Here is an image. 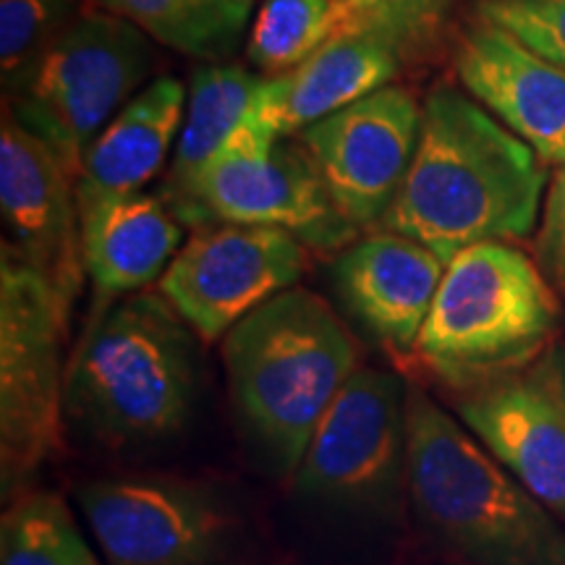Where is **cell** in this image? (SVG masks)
Instances as JSON below:
<instances>
[{
	"instance_id": "cell-22",
	"label": "cell",
	"mask_w": 565,
	"mask_h": 565,
	"mask_svg": "<svg viewBox=\"0 0 565 565\" xmlns=\"http://www.w3.org/2000/svg\"><path fill=\"white\" fill-rule=\"evenodd\" d=\"M97 11L131 21L147 38L192 58L236 51L254 0H89Z\"/></svg>"
},
{
	"instance_id": "cell-10",
	"label": "cell",
	"mask_w": 565,
	"mask_h": 565,
	"mask_svg": "<svg viewBox=\"0 0 565 565\" xmlns=\"http://www.w3.org/2000/svg\"><path fill=\"white\" fill-rule=\"evenodd\" d=\"M76 503L105 565H223L242 532L215 487L171 475L89 479Z\"/></svg>"
},
{
	"instance_id": "cell-19",
	"label": "cell",
	"mask_w": 565,
	"mask_h": 565,
	"mask_svg": "<svg viewBox=\"0 0 565 565\" xmlns=\"http://www.w3.org/2000/svg\"><path fill=\"white\" fill-rule=\"evenodd\" d=\"M186 92L173 76H160L124 105L84 154L76 196L134 194L160 173L179 139Z\"/></svg>"
},
{
	"instance_id": "cell-18",
	"label": "cell",
	"mask_w": 565,
	"mask_h": 565,
	"mask_svg": "<svg viewBox=\"0 0 565 565\" xmlns=\"http://www.w3.org/2000/svg\"><path fill=\"white\" fill-rule=\"evenodd\" d=\"M84 270L103 299L160 280L181 249L183 223L160 194L76 196Z\"/></svg>"
},
{
	"instance_id": "cell-9",
	"label": "cell",
	"mask_w": 565,
	"mask_h": 565,
	"mask_svg": "<svg viewBox=\"0 0 565 565\" xmlns=\"http://www.w3.org/2000/svg\"><path fill=\"white\" fill-rule=\"evenodd\" d=\"M408 380L359 366L315 429L291 477L299 498L356 515L406 503Z\"/></svg>"
},
{
	"instance_id": "cell-27",
	"label": "cell",
	"mask_w": 565,
	"mask_h": 565,
	"mask_svg": "<svg viewBox=\"0 0 565 565\" xmlns=\"http://www.w3.org/2000/svg\"><path fill=\"white\" fill-rule=\"evenodd\" d=\"M550 356H553L557 385H561V393H563V401H565V345H563V349H555L553 353H550Z\"/></svg>"
},
{
	"instance_id": "cell-20",
	"label": "cell",
	"mask_w": 565,
	"mask_h": 565,
	"mask_svg": "<svg viewBox=\"0 0 565 565\" xmlns=\"http://www.w3.org/2000/svg\"><path fill=\"white\" fill-rule=\"evenodd\" d=\"M263 84V76L242 66H204L192 76L171 171L160 192L168 207L189 194L196 175L252 110Z\"/></svg>"
},
{
	"instance_id": "cell-4",
	"label": "cell",
	"mask_w": 565,
	"mask_h": 565,
	"mask_svg": "<svg viewBox=\"0 0 565 565\" xmlns=\"http://www.w3.org/2000/svg\"><path fill=\"white\" fill-rule=\"evenodd\" d=\"M233 406L282 477L359 370V343L322 296L288 288L223 338Z\"/></svg>"
},
{
	"instance_id": "cell-24",
	"label": "cell",
	"mask_w": 565,
	"mask_h": 565,
	"mask_svg": "<svg viewBox=\"0 0 565 565\" xmlns=\"http://www.w3.org/2000/svg\"><path fill=\"white\" fill-rule=\"evenodd\" d=\"M79 17V0H0V68L13 87Z\"/></svg>"
},
{
	"instance_id": "cell-12",
	"label": "cell",
	"mask_w": 565,
	"mask_h": 565,
	"mask_svg": "<svg viewBox=\"0 0 565 565\" xmlns=\"http://www.w3.org/2000/svg\"><path fill=\"white\" fill-rule=\"evenodd\" d=\"M422 108L404 87H383L301 131V147L356 228L383 223L412 168Z\"/></svg>"
},
{
	"instance_id": "cell-26",
	"label": "cell",
	"mask_w": 565,
	"mask_h": 565,
	"mask_svg": "<svg viewBox=\"0 0 565 565\" xmlns=\"http://www.w3.org/2000/svg\"><path fill=\"white\" fill-rule=\"evenodd\" d=\"M536 259L542 273L565 291V162L550 183L545 215L536 236Z\"/></svg>"
},
{
	"instance_id": "cell-11",
	"label": "cell",
	"mask_w": 565,
	"mask_h": 565,
	"mask_svg": "<svg viewBox=\"0 0 565 565\" xmlns=\"http://www.w3.org/2000/svg\"><path fill=\"white\" fill-rule=\"evenodd\" d=\"M309 246L267 225L196 231L158 280L160 296L196 338L215 343L244 317L299 282Z\"/></svg>"
},
{
	"instance_id": "cell-28",
	"label": "cell",
	"mask_w": 565,
	"mask_h": 565,
	"mask_svg": "<svg viewBox=\"0 0 565 565\" xmlns=\"http://www.w3.org/2000/svg\"><path fill=\"white\" fill-rule=\"evenodd\" d=\"M412 3H414V0H412Z\"/></svg>"
},
{
	"instance_id": "cell-8",
	"label": "cell",
	"mask_w": 565,
	"mask_h": 565,
	"mask_svg": "<svg viewBox=\"0 0 565 565\" xmlns=\"http://www.w3.org/2000/svg\"><path fill=\"white\" fill-rule=\"evenodd\" d=\"M171 210L189 228L267 225L294 233L309 249H345L356 236L307 150L280 145L252 110Z\"/></svg>"
},
{
	"instance_id": "cell-14",
	"label": "cell",
	"mask_w": 565,
	"mask_h": 565,
	"mask_svg": "<svg viewBox=\"0 0 565 565\" xmlns=\"http://www.w3.org/2000/svg\"><path fill=\"white\" fill-rule=\"evenodd\" d=\"M456 416L565 524V401L553 356L456 393Z\"/></svg>"
},
{
	"instance_id": "cell-7",
	"label": "cell",
	"mask_w": 565,
	"mask_h": 565,
	"mask_svg": "<svg viewBox=\"0 0 565 565\" xmlns=\"http://www.w3.org/2000/svg\"><path fill=\"white\" fill-rule=\"evenodd\" d=\"M152 40L105 11H84L13 84L11 116L79 179L84 154L152 71Z\"/></svg>"
},
{
	"instance_id": "cell-5",
	"label": "cell",
	"mask_w": 565,
	"mask_h": 565,
	"mask_svg": "<svg viewBox=\"0 0 565 565\" xmlns=\"http://www.w3.org/2000/svg\"><path fill=\"white\" fill-rule=\"evenodd\" d=\"M561 307L550 278L511 242H484L445 265L414 356L450 391L536 364L553 341Z\"/></svg>"
},
{
	"instance_id": "cell-3",
	"label": "cell",
	"mask_w": 565,
	"mask_h": 565,
	"mask_svg": "<svg viewBox=\"0 0 565 565\" xmlns=\"http://www.w3.org/2000/svg\"><path fill=\"white\" fill-rule=\"evenodd\" d=\"M194 335L162 296L105 303L68 362L66 422L110 450L181 435L196 404Z\"/></svg>"
},
{
	"instance_id": "cell-15",
	"label": "cell",
	"mask_w": 565,
	"mask_h": 565,
	"mask_svg": "<svg viewBox=\"0 0 565 565\" xmlns=\"http://www.w3.org/2000/svg\"><path fill=\"white\" fill-rule=\"evenodd\" d=\"M404 19L395 6L374 24L324 45L301 66L265 79L252 105L254 118L282 139L387 87L401 66Z\"/></svg>"
},
{
	"instance_id": "cell-25",
	"label": "cell",
	"mask_w": 565,
	"mask_h": 565,
	"mask_svg": "<svg viewBox=\"0 0 565 565\" xmlns=\"http://www.w3.org/2000/svg\"><path fill=\"white\" fill-rule=\"evenodd\" d=\"M482 21L565 68V0H482Z\"/></svg>"
},
{
	"instance_id": "cell-6",
	"label": "cell",
	"mask_w": 565,
	"mask_h": 565,
	"mask_svg": "<svg viewBox=\"0 0 565 565\" xmlns=\"http://www.w3.org/2000/svg\"><path fill=\"white\" fill-rule=\"evenodd\" d=\"M71 307L3 246L0 263V490L9 505L51 463L66 424Z\"/></svg>"
},
{
	"instance_id": "cell-13",
	"label": "cell",
	"mask_w": 565,
	"mask_h": 565,
	"mask_svg": "<svg viewBox=\"0 0 565 565\" xmlns=\"http://www.w3.org/2000/svg\"><path fill=\"white\" fill-rule=\"evenodd\" d=\"M0 207L11 236L6 249L74 303L87 273L76 175L9 108L0 129Z\"/></svg>"
},
{
	"instance_id": "cell-2",
	"label": "cell",
	"mask_w": 565,
	"mask_h": 565,
	"mask_svg": "<svg viewBox=\"0 0 565 565\" xmlns=\"http://www.w3.org/2000/svg\"><path fill=\"white\" fill-rule=\"evenodd\" d=\"M406 503L461 565H565L563 521L422 385L408 383Z\"/></svg>"
},
{
	"instance_id": "cell-23",
	"label": "cell",
	"mask_w": 565,
	"mask_h": 565,
	"mask_svg": "<svg viewBox=\"0 0 565 565\" xmlns=\"http://www.w3.org/2000/svg\"><path fill=\"white\" fill-rule=\"evenodd\" d=\"M0 565H100V557L58 492L26 490L0 521Z\"/></svg>"
},
{
	"instance_id": "cell-21",
	"label": "cell",
	"mask_w": 565,
	"mask_h": 565,
	"mask_svg": "<svg viewBox=\"0 0 565 565\" xmlns=\"http://www.w3.org/2000/svg\"><path fill=\"white\" fill-rule=\"evenodd\" d=\"M395 6V0H265L252 24L246 55L267 74H286L333 40L383 19Z\"/></svg>"
},
{
	"instance_id": "cell-17",
	"label": "cell",
	"mask_w": 565,
	"mask_h": 565,
	"mask_svg": "<svg viewBox=\"0 0 565 565\" xmlns=\"http://www.w3.org/2000/svg\"><path fill=\"white\" fill-rule=\"evenodd\" d=\"M443 273L445 263L433 249L393 231L351 242L333 265L345 309L393 351H414Z\"/></svg>"
},
{
	"instance_id": "cell-16",
	"label": "cell",
	"mask_w": 565,
	"mask_h": 565,
	"mask_svg": "<svg viewBox=\"0 0 565 565\" xmlns=\"http://www.w3.org/2000/svg\"><path fill=\"white\" fill-rule=\"evenodd\" d=\"M463 87L524 139L542 162H565V68L542 58L511 32L475 26L456 53Z\"/></svg>"
},
{
	"instance_id": "cell-1",
	"label": "cell",
	"mask_w": 565,
	"mask_h": 565,
	"mask_svg": "<svg viewBox=\"0 0 565 565\" xmlns=\"http://www.w3.org/2000/svg\"><path fill=\"white\" fill-rule=\"evenodd\" d=\"M547 171L524 139L454 89L422 108L412 168L380 228L414 238L445 265L484 242L534 231Z\"/></svg>"
}]
</instances>
